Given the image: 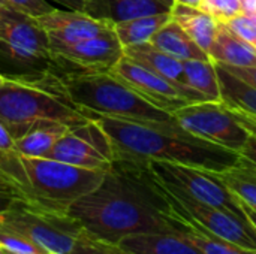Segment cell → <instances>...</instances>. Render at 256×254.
I'll list each match as a JSON object with an SVG mask.
<instances>
[{
    "mask_svg": "<svg viewBox=\"0 0 256 254\" xmlns=\"http://www.w3.org/2000/svg\"><path fill=\"white\" fill-rule=\"evenodd\" d=\"M110 73L154 106L171 114L189 103L207 100V97L198 90L184 84L171 82L126 55L112 66Z\"/></svg>",
    "mask_w": 256,
    "mask_h": 254,
    "instance_id": "cell-10",
    "label": "cell"
},
{
    "mask_svg": "<svg viewBox=\"0 0 256 254\" xmlns=\"http://www.w3.org/2000/svg\"><path fill=\"white\" fill-rule=\"evenodd\" d=\"M243 13H256V0H242Z\"/></svg>",
    "mask_w": 256,
    "mask_h": 254,
    "instance_id": "cell-40",
    "label": "cell"
},
{
    "mask_svg": "<svg viewBox=\"0 0 256 254\" xmlns=\"http://www.w3.org/2000/svg\"><path fill=\"white\" fill-rule=\"evenodd\" d=\"M62 82L70 100L87 117L104 115L160 129L184 130L171 112L154 106L110 72L82 70L63 76Z\"/></svg>",
    "mask_w": 256,
    "mask_h": 254,
    "instance_id": "cell-5",
    "label": "cell"
},
{
    "mask_svg": "<svg viewBox=\"0 0 256 254\" xmlns=\"http://www.w3.org/2000/svg\"><path fill=\"white\" fill-rule=\"evenodd\" d=\"M177 123L190 135L242 153L250 133L237 121L232 111L220 102L189 103L172 112Z\"/></svg>",
    "mask_w": 256,
    "mask_h": 254,
    "instance_id": "cell-9",
    "label": "cell"
},
{
    "mask_svg": "<svg viewBox=\"0 0 256 254\" xmlns=\"http://www.w3.org/2000/svg\"><path fill=\"white\" fill-rule=\"evenodd\" d=\"M228 28L248 43L256 40V13H240L228 21H225Z\"/></svg>",
    "mask_w": 256,
    "mask_h": 254,
    "instance_id": "cell-31",
    "label": "cell"
},
{
    "mask_svg": "<svg viewBox=\"0 0 256 254\" xmlns=\"http://www.w3.org/2000/svg\"><path fill=\"white\" fill-rule=\"evenodd\" d=\"M200 9L224 22L243 13L242 0H202Z\"/></svg>",
    "mask_w": 256,
    "mask_h": 254,
    "instance_id": "cell-29",
    "label": "cell"
},
{
    "mask_svg": "<svg viewBox=\"0 0 256 254\" xmlns=\"http://www.w3.org/2000/svg\"><path fill=\"white\" fill-rule=\"evenodd\" d=\"M0 153H2V151H0Z\"/></svg>",
    "mask_w": 256,
    "mask_h": 254,
    "instance_id": "cell-48",
    "label": "cell"
},
{
    "mask_svg": "<svg viewBox=\"0 0 256 254\" xmlns=\"http://www.w3.org/2000/svg\"><path fill=\"white\" fill-rule=\"evenodd\" d=\"M218 177L242 202L256 210V168L249 160L242 157L236 166L219 172Z\"/></svg>",
    "mask_w": 256,
    "mask_h": 254,
    "instance_id": "cell-25",
    "label": "cell"
},
{
    "mask_svg": "<svg viewBox=\"0 0 256 254\" xmlns=\"http://www.w3.org/2000/svg\"><path fill=\"white\" fill-rule=\"evenodd\" d=\"M36 19L45 30L48 40L54 43H74L84 40L98 36L104 30L114 25L111 21L94 18L82 10L57 7L38 16Z\"/></svg>",
    "mask_w": 256,
    "mask_h": 254,
    "instance_id": "cell-13",
    "label": "cell"
},
{
    "mask_svg": "<svg viewBox=\"0 0 256 254\" xmlns=\"http://www.w3.org/2000/svg\"><path fill=\"white\" fill-rule=\"evenodd\" d=\"M10 9H12V7H9L8 4H4V3H3V1L0 0V21H2V19H3V18L6 16V13H8V12H9Z\"/></svg>",
    "mask_w": 256,
    "mask_h": 254,
    "instance_id": "cell-42",
    "label": "cell"
},
{
    "mask_svg": "<svg viewBox=\"0 0 256 254\" xmlns=\"http://www.w3.org/2000/svg\"><path fill=\"white\" fill-rule=\"evenodd\" d=\"M174 3H182V4L192 6V7H200L202 0H174Z\"/></svg>",
    "mask_w": 256,
    "mask_h": 254,
    "instance_id": "cell-41",
    "label": "cell"
},
{
    "mask_svg": "<svg viewBox=\"0 0 256 254\" xmlns=\"http://www.w3.org/2000/svg\"><path fill=\"white\" fill-rule=\"evenodd\" d=\"M18 198V192L10 184H0V214Z\"/></svg>",
    "mask_w": 256,
    "mask_h": 254,
    "instance_id": "cell-34",
    "label": "cell"
},
{
    "mask_svg": "<svg viewBox=\"0 0 256 254\" xmlns=\"http://www.w3.org/2000/svg\"><path fill=\"white\" fill-rule=\"evenodd\" d=\"M70 127L60 123H46L28 130L26 135L14 139V151L28 157H46L56 142L64 136Z\"/></svg>",
    "mask_w": 256,
    "mask_h": 254,
    "instance_id": "cell-22",
    "label": "cell"
},
{
    "mask_svg": "<svg viewBox=\"0 0 256 254\" xmlns=\"http://www.w3.org/2000/svg\"><path fill=\"white\" fill-rule=\"evenodd\" d=\"M0 247L15 254H46L18 231L0 220Z\"/></svg>",
    "mask_w": 256,
    "mask_h": 254,
    "instance_id": "cell-27",
    "label": "cell"
},
{
    "mask_svg": "<svg viewBox=\"0 0 256 254\" xmlns=\"http://www.w3.org/2000/svg\"><path fill=\"white\" fill-rule=\"evenodd\" d=\"M0 43L10 60L24 66L54 60L45 30L34 16L10 9L0 21Z\"/></svg>",
    "mask_w": 256,
    "mask_h": 254,
    "instance_id": "cell-11",
    "label": "cell"
},
{
    "mask_svg": "<svg viewBox=\"0 0 256 254\" xmlns=\"http://www.w3.org/2000/svg\"><path fill=\"white\" fill-rule=\"evenodd\" d=\"M0 254H8V252H6L4 249H2V247H0Z\"/></svg>",
    "mask_w": 256,
    "mask_h": 254,
    "instance_id": "cell-45",
    "label": "cell"
},
{
    "mask_svg": "<svg viewBox=\"0 0 256 254\" xmlns=\"http://www.w3.org/2000/svg\"><path fill=\"white\" fill-rule=\"evenodd\" d=\"M2 1L4 4H8L9 7H12L15 10H20L22 13H27L30 16H34V18L56 9L46 0H2Z\"/></svg>",
    "mask_w": 256,
    "mask_h": 254,
    "instance_id": "cell-32",
    "label": "cell"
},
{
    "mask_svg": "<svg viewBox=\"0 0 256 254\" xmlns=\"http://www.w3.org/2000/svg\"><path fill=\"white\" fill-rule=\"evenodd\" d=\"M50 49L54 60H66L86 72H110L124 55L123 45L116 34L114 25L98 36L74 43L50 42Z\"/></svg>",
    "mask_w": 256,
    "mask_h": 254,
    "instance_id": "cell-12",
    "label": "cell"
},
{
    "mask_svg": "<svg viewBox=\"0 0 256 254\" xmlns=\"http://www.w3.org/2000/svg\"><path fill=\"white\" fill-rule=\"evenodd\" d=\"M117 246L129 254H202L183 237L180 228L174 232L130 235Z\"/></svg>",
    "mask_w": 256,
    "mask_h": 254,
    "instance_id": "cell-15",
    "label": "cell"
},
{
    "mask_svg": "<svg viewBox=\"0 0 256 254\" xmlns=\"http://www.w3.org/2000/svg\"><path fill=\"white\" fill-rule=\"evenodd\" d=\"M70 254H129L126 253L123 249H120L117 244H111V243H105L102 240L94 238L93 235L87 234L84 231V234L81 235L75 250Z\"/></svg>",
    "mask_w": 256,
    "mask_h": 254,
    "instance_id": "cell-30",
    "label": "cell"
},
{
    "mask_svg": "<svg viewBox=\"0 0 256 254\" xmlns=\"http://www.w3.org/2000/svg\"><path fill=\"white\" fill-rule=\"evenodd\" d=\"M174 0H86L84 12L111 22H122L132 18L170 13Z\"/></svg>",
    "mask_w": 256,
    "mask_h": 254,
    "instance_id": "cell-14",
    "label": "cell"
},
{
    "mask_svg": "<svg viewBox=\"0 0 256 254\" xmlns=\"http://www.w3.org/2000/svg\"><path fill=\"white\" fill-rule=\"evenodd\" d=\"M183 72L189 87L198 90L212 102H220V88L213 60H184Z\"/></svg>",
    "mask_w": 256,
    "mask_h": 254,
    "instance_id": "cell-26",
    "label": "cell"
},
{
    "mask_svg": "<svg viewBox=\"0 0 256 254\" xmlns=\"http://www.w3.org/2000/svg\"><path fill=\"white\" fill-rule=\"evenodd\" d=\"M240 154H242V157L249 160L256 168V136H254V135L249 136V139L246 141Z\"/></svg>",
    "mask_w": 256,
    "mask_h": 254,
    "instance_id": "cell-36",
    "label": "cell"
},
{
    "mask_svg": "<svg viewBox=\"0 0 256 254\" xmlns=\"http://www.w3.org/2000/svg\"><path fill=\"white\" fill-rule=\"evenodd\" d=\"M14 150V138L0 123V151H10Z\"/></svg>",
    "mask_w": 256,
    "mask_h": 254,
    "instance_id": "cell-38",
    "label": "cell"
},
{
    "mask_svg": "<svg viewBox=\"0 0 256 254\" xmlns=\"http://www.w3.org/2000/svg\"><path fill=\"white\" fill-rule=\"evenodd\" d=\"M240 205H242V210H243V213H244L246 219L249 220V223L255 228V231H256V210L250 208L249 205H246V204H244V202H242V201H240Z\"/></svg>",
    "mask_w": 256,
    "mask_h": 254,
    "instance_id": "cell-39",
    "label": "cell"
},
{
    "mask_svg": "<svg viewBox=\"0 0 256 254\" xmlns=\"http://www.w3.org/2000/svg\"><path fill=\"white\" fill-rule=\"evenodd\" d=\"M159 184L174 214L206 232L220 237L222 240L249 250H256V231L248 219L238 217L231 211L202 204L174 187L162 183Z\"/></svg>",
    "mask_w": 256,
    "mask_h": 254,
    "instance_id": "cell-7",
    "label": "cell"
},
{
    "mask_svg": "<svg viewBox=\"0 0 256 254\" xmlns=\"http://www.w3.org/2000/svg\"><path fill=\"white\" fill-rule=\"evenodd\" d=\"M46 157L72 166L94 171H108L111 166V162L105 156H102L94 147H92L86 139L72 130H69L56 142Z\"/></svg>",
    "mask_w": 256,
    "mask_h": 254,
    "instance_id": "cell-16",
    "label": "cell"
},
{
    "mask_svg": "<svg viewBox=\"0 0 256 254\" xmlns=\"http://www.w3.org/2000/svg\"><path fill=\"white\" fill-rule=\"evenodd\" d=\"M171 15L172 19L177 21L186 30V33L198 43V46L208 54L214 42L219 21L210 13L201 10L200 7H192L182 3H174Z\"/></svg>",
    "mask_w": 256,
    "mask_h": 254,
    "instance_id": "cell-20",
    "label": "cell"
},
{
    "mask_svg": "<svg viewBox=\"0 0 256 254\" xmlns=\"http://www.w3.org/2000/svg\"><path fill=\"white\" fill-rule=\"evenodd\" d=\"M150 43L184 61V60H201V61H208L212 60L210 55L198 46V43L186 33V30L174 19L166 22L162 28H159L153 37L150 39Z\"/></svg>",
    "mask_w": 256,
    "mask_h": 254,
    "instance_id": "cell-19",
    "label": "cell"
},
{
    "mask_svg": "<svg viewBox=\"0 0 256 254\" xmlns=\"http://www.w3.org/2000/svg\"><path fill=\"white\" fill-rule=\"evenodd\" d=\"M57 3L62 9H70V10H82L86 9V0H46Z\"/></svg>",
    "mask_w": 256,
    "mask_h": 254,
    "instance_id": "cell-37",
    "label": "cell"
},
{
    "mask_svg": "<svg viewBox=\"0 0 256 254\" xmlns=\"http://www.w3.org/2000/svg\"><path fill=\"white\" fill-rule=\"evenodd\" d=\"M174 213V211H172ZM180 232L186 240H189L202 254H256V250H249L244 247H240L234 243H230L226 240H222L220 237H216L210 232H206L195 225L189 223L188 220L178 217L174 214Z\"/></svg>",
    "mask_w": 256,
    "mask_h": 254,
    "instance_id": "cell-24",
    "label": "cell"
},
{
    "mask_svg": "<svg viewBox=\"0 0 256 254\" xmlns=\"http://www.w3.org/2000/svg\"><path fill=\"white\" fill-rule=\"evenodd\" d=\"M0 169L20 198L58 213L94 190L106 171L72 166L48 157H28L16 151L0 153Z\"/></svg>",
    "mask_w": 256,
    "mask_h": 254,
    "instance_id": "cell-3",
    "label": "cell"
},
{
    "mask_svg": "<svg viewBox=\"0 0 256 254\" xmlns=\"http://www.w3.org/2000/svg\"><path fill=\"white\" fill-rule=\"evenodd\" d=\"M172 19L170 13H154V15H144L138 18H132L128 21L116 22L114 30L117 37L120 39L123 48L129 45H138L150 42L153 34L162 28L166 22Z\"/></svg>",
    "mask_w": 256,
    "mask_h": 254,
    "instance_id": "cell-23",
    "label": "cell"
},
{
    "mask_svg": "<svg viewBox=\"0 0 256 254\" xmlns=\"http://www.w3.org/2000/svg\"><path fill=\"white\" fill-rule=\"evenodd\" d=\"M147 163L159 183L174 187L202 204L231 211L246 219L240 199L222 183L216 172L160 160H150Z\"/></svg>",
    "mask_w": 256,
    "mask_h": 254,
    "instance_id": "cell-8",
    "label": "cell"
},
{
    "mask_svg": "<svg viewBox=\"0 0 256 254\" xmlns=\"http://www.w3.org/2000/svg\"><path fill=\"white\" fill-rule=\"evenodd\" d=\"M4 81H6V78H4L3 75H0V85H2V84H3Z\"/></svg>",
    "mask_w": 256,
    "mask_h": 254,
    "instance_id": "cell-44",
    "label": "cell"
},
{
    "mask_svg": "<svg viewBox=\"0 0 256 254\" xmlns=\"http://www.w3.org/2000/svg\"><path fill=\"white\" fill-rule=\"evenodd\" d=\"M74 133H76L78 136H81L82 139H86L92 147H94L102 156H105L110 162H112V147L111 142L108 139V136L105 135V132L102 130V127L94 121V120H88L86 124L72 129Z\"/></svg>",
    "mask_w": 256,
    "mask_h": 254,
    "instance_id": "cell-28",
    "label": "cell"
},
{
    "mask_svg": "<svg viewBox=\"0 0 256 254\" xmlns=\"http://www.w3.org/2000/svg\"><path fill=\"white\" fill-rule=\"evenodd\" d=\"M0 220L46 254H70L84 234V228L69 213L52 211L21 198L0 214Z\"/></svg>",
    "mask_w": 256,
    "mask_h": 254,
    "instance_id": "cell-6",
    "label": "cell"
},
{
    "mask_svg": "<svg viewBox=\"0 0 256 254\" xmlns=\"http://www.w3.org/2000/svg\"><path fill=\"white\" fill-rule=\"evenodd\" d=\"M230 109H231V108H230ZM231 111H232L234 117L237 118V121H238L250 135L256 136V117H252V115H249V114H244V112H242V111H236V109H231Z\"/></svg>",
    "mask_w": 256,
    "mask_h": 254,
    "instance_id": "cell-35",
    "label": "cell"
},
{
    "mask_svg": "<svg viewBox=\"0 0 256 254\" xmlns=\"http://www.w3.org/2000/svg\"><path fill=\"white\" fill-rule=\"evenodd\" d=\"M8 254H15V253H9V252H8Z\"/></svg>",
    "mask_w": 256,
    "mask_h": 254,
    "instance_id": "cell-47",
    "label": "cell"
},
{
    "mask_svg": "<svg viewBox=\"0 0 256 254\" xmlns=\"http://www.w3.org/2000/svg\"><path fill=\"white\" fill-rule=\"evenodd\" d=\"M88 120L70 100L62 78L52 73L6 78L0 85V123L14 139L46 123L66 124L72 130Z\"/></svg>",
    "mask_w": 256,
    "mask_h": 254,
    "instance_id": "cell-4",
    "label": "cell"
},
{
    "mask_svg": "<svg viewBox=\"0 0 256 254\" xmlns=\"http://www.w3.org/2000/svg\"><path fill=\"white\" fill-rule=\"evenodd\" d=\"M88 118L94 120L108 136L112 160H160L219 174L236 166L242 159L240 153L196 138L186 130L160 129L104 115Z\"/></svg>",
    "mask_w": 256,
    "mask_h": 254,
    "instance_id": "cell-2",
    "label": "cell"
},
{
    "mask_svg": "<svg viewBox=\"0 0 256 254\" xmlns=\"http://www.w3.org/2000/svg\"><path fill=\"white\" fill-rule=\"evenodd\" d=\"M214 66H216V73L220 88V100L231 109L242 111L244 114L256 117L255 87L234 76L216 61Z\"/></svg>",
    "mask_w": 256,
    "mask_h": 254,
    "instance_id": "cell-21",
    "label": "cell"
},
{
    "mask_svg": "<svg viewBox=\"0 0 256 254\" xmlns=\"http://www.w3.org/2000/svg\"><path fill=\"white\" fill-rule=\"evenodd\" d=\"M220 66L230 73H232L234 76L240 78L242 81L254 85L256 88V67H237V66H228V64H220Z\"/></svg>",
    "mask_w": 256,
    "mask_h": 254,
    "instance_id": "cell-33",
    "label": "cell"
},
{
    "mask_svg": "<svg viewBox=\"0 0 256 254\" xmlns=\"http://www.w3.org/2000/svg\"><path fill=\"white\" fill-rule=\"evenodd\" d=\"M252 46H254V48H255V49H256V40H255V42H254V43H252Z\"/></svg>",
    "mask_w": 256,
    "mask_h": 254,
    "instance_id": "cell-46",
    "label": "cell"
},
{
    "mask_svg": "<svg viewBox=\"0 0 256 254\" xmlns=\"http://www.w3.org/2000/svg\"><path fill=\"white\" fill-rule=\"evenodd\" d=\"M0 184H10V183H9V180H8V177L3 174V171H2V169H0ZM10 186H12V184H10ZM12 187H14V186H12Z\"/></svg>",
    "mask_w": 256,
    "mask_h": 254,
    "instance_id": "cell-43",
    "label": "cell"
},
{
    "mask_svg": "<svg viewBox=\"0 0 256 254\" xmlns=\"http://www.w3.org/2000/svg\"><path fill=\"white\" fill-rule=\"evenodd\" d=\"M69 214L87 234L111 244L130 235L178 229L172 208L147 162L112 160L102 183L80 198Z\"/></svg>",
    "mask_w": 256,
    "mask_h": 254,
    "instance_id": "cell-1",
    "label": "cell"
},
{
    "mask_svg": "<svg viewBox=\"0 0 256 254\" xmlns=\"http://www.w3.org/2000/svg\"><path fill=\"white\" fill-rule=\"evenodd\" d=\"M213 61L237 67H256V49L234 34L224 21L218 22L214 42L208 51Z\"/></svg>",
    "mask_w": 256,
    "mask_h": 254,
    "instance_id": "cell-17",
    "label": "cell"
},
{
    "mask_svg": "<svg viewBox=\"0 0 256 254\" xmlns=\"http://www.w3.org/2000/svg\"><path fill=\"white\" fill-rule=\"evenodd\" d=\"M123 49H124L126 57L144 66L146 69L166 78L171 82L188 85L184 72H183V61L154 48L150 42L129 45V46H124Z\"/></svg>",
    "mask_w": 256,
    "mask_h": 254,
    "instance_id": "cell-18",
    "label": "cell"
}]
</instances>
